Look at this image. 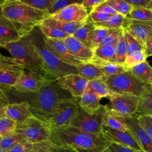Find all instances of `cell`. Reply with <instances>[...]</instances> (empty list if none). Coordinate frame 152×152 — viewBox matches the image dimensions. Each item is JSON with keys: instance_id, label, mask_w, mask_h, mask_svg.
Wrapping results in <instances>:
<instances>
[{"instance_id": "34", "label": "cell", "mask_w": 152, "mask_h": 152, "mask_svg": "<svg viewBox=\"0 0 152 152\" xmlns=\"http://www.w3.org/2000/svg\"><path fill=\"white\" fill-rule=\"evenodd\" d=\"M116 30L117 29H111L106 27H96L91 39L92 50H93L96 48H97L106 36L112 33Z\"/></svg>"}, {"instance_id": "56", "label": "cell", "mask_w": 152, "mask_h": 152, "mask_svg": "<svg viewBox=\"0 0 152 152\" xmlns=\"http://www.w3.org/2000/svg\"><path fill=\"white\" fill-rule=\"evenodd\" d=\"M52 145V143L50 145H48V146H47V147H45V148H43L42 149L38 150H36V151H32V152H50V147H51Z\"/></svg>"}, {"instance_id": "25", "label": "cell", "mask_w": 152, "mask_h": 152, "mask_svg": "<svg viewBox=\"0 0 152 152\" xmlns=\"http://www.w3.org/2000/svg\"><path fill=\"white\" fill-rule=\"evenodd\" d=\"M103 125L116 130L123 131L128 130L125 117L107 108L103 116Z\"/></svg>"}, {"instance_id": "11", "label": "cell", "mask_w": 152, "mask_h": 152, "mask_svg": "<svg viewBox=\"0 0 152 152\" xmlns=\"http://www.w3.org/2000/svg\"><path fill=\"white\" fill-rule=\"evenodd\" d=\"M106 110V105H102L101 107L93 113H88L80 109L70 125L86 132L102 134L103 116Z\"/></svg>"}, {"instance_id": "16", "label": "cell", "mask_w": 152, "mask_h": 152, "mask_svg": "<svg viewBox=\"0 0 152 152\" xmlns=\"http://www.w3.org/2000/svg\"><path fill=\"white\" fill-rule=\"evenodd\" d=\"M123 28L127 30L145 48L146 41L152 34V22L135 21L126 17Z\"/></svg>"}, {"instance_id": "42", "label": "cell", "mask_w": 152, "mask_h": 152, "mask_svg": "<svg viewBox=\"0 0 152 152\" xmlns=\"http://www.w3.org/2000/svg\"><path fill=\"white\" fill-rule=\"evenodd\" d=\"M124 34L126 43L127 55L136 51L145 50V48L125 29H124Z\"/></svg>"}, {"instance_id": "54", "label": "cell", "mask_w": 152, "mask_h": 152, "mask_svg": "<svg viewBox=\"0 0 152 152\" xmlns=\"http://www.w3.org/2000/svg\"><path fill=\"white\" fill-rule=\"evenodd\" d=\"M145 51L147 58L152 56V39L148 38L145 43Z\"/></svg>"}, {"instance_id": "33", "label": "cell", "mask_w": 152, "mask_h": 152, "mask_svg": "<svg viewBox=\"0 0 152 152\" xmlns=\"http://www.w3.org/2000/svg\"><path fill=\"white\" fill-rule=\"evenodd\" d=\"M127 17L135 21L152 22V11L144 7H133Z\"/></svg>"}, {"instance_id": "39", "label": "cell", "mask_w": 152, "mask_h": 152, "mask_svg": "<svg viewBox=\"0 0 152 152\" xmlns=\"http://www.w3.org/2000/svg\"><path fill=\"white\" fill-rule=\"evenodd\" d=\"M37 27L41 31L44 36L49 39L64 40L69 36L65 32L55 27H49L42 24L38 26Z\"/></svg>"}, {"instance_id": "43", "label": "cell", "mask_w": 152, "mask_h": 152, "mask_svg": "<svg viewBox=\"0 0 152 152\" xmlns=\"http://www.w3.org/2000/svg\"><path fill=\"white\" fill-rule=\"evenodd\" d=\"M82 2H83V1H77V0H53L51 6L48 10L46 12L48 13L49 17L71 4H72L74 3H82Z\"/></svg>"}, {"instance_id": "46", "label": "cell", "mask_w": 152, "mask_h": 152, "mask_svg": "<svg viewBox=\"0 0 152 152\" xmlns=\"http://www.w3.org/2000/svg\"><path fill=\"white\" fill-rule=\"evenodd\" d=\"M124 28H119V29H117L114 32H113L112 33L109 34L102 40V42L99 44L98 46H104V45H112V46H116V43L119 38V36L121 33L122 32Z\"/></svg>"}, {"instance_id": "49", "label": "cell", "mask_w": 152, "mask_h": 152, "mask_svg": "<svg viewBox=\"0 0 152 152\" xmlns=\"http://www.w3.org/2000/svg\"><path fill=\"white\" fill-rule=\"evenodd\" d=\"M91 11H99V12H105L110 15H116L118 14V13L113 9L110 6H109L107 3L106 2V0L104 1L103 3L100 4L98 6L94 8L91 10Z\"/></svg>"}, {"instance_id": "1", "label": "cell", "mask_w": 152, "mask_h": 152, "mask_svg": "<svg viewBox=\"0 0 152 152\" xmlns=\"http://www.w3.org/2000/svg\"><path fill=\"white\" fill-rule=\"evenodd\" d=\"M50 129V141L56 146L103 151L112 143L103 133H88L71 125Z\"/></svg>"}, {"instance_id": "47", "label": "cell", "mask_w": 152, "mask_h": 152, "mask_svg": "<svg viewBox=\"0 0 152 152\" xmlns=\"http://www.w3.org/2000/svg\"><path fill=\"white\" fill-rule=\"evenodd\" d=\"M112 15H110L103 12L94 11H90L89 12V18L94 23L104 21L109 18Z\"/></svg>"}, {"instance_id": "29", "label": "cell", "mask_w": 152, "mask_h": 152, "mask_svg": "<svg viewBox=\"0 0 152 152\" xmlns=\"http://www.w3.org/2000/svg\"><path fill=\"white\" fill-rule=\"evenodd\" d=\"M95 28L94 23L88 18L87 21L79 28L72 36L91 49V39Z\"/></svg>"}, {"instance_id": "15", "label": "cell", "mask_w": 152, "mask_h": 152, "mask_svg": "<svg viewBox=\"0 0 152 152\" xmlns=\"http://www.w3.org/2000/svg\"><path fill=\"white\" fill-rule=\"evenodd\" d=\"M102 133L111 142H114L135 150H142L129 129L126 131L116 130L103 125Z\"/></svg>"}, {"instance_id": "50", "label": "cell", "mask_w": 152, "mask_h": 152, "mask_svg": "<svg viewBox=\"0 0 152 152\" xmlns=\"http://www.w3.org/2000/svg\"><path fill=\"white\" fill-rule=\"evenodd\" d=\"M112 152H145L144 150H138L131 148L126 147L114 142H112L109 147Z\"/></svg>"}, {"instance_id": "55", "label": "cell", "mask_w": 152, "mask_h": 152, "mask_svg": "<svg viewBox=\"0 0 152 152\" xmlns=\"http://www.w3.org/2000/svg\"><path fill=\"white\" fill-rule=\"evenodd\" d=\"M76 152H112L109 149V147L103 151L92 150H86V149H81V148H74Z\"/></svg>"}, {"instance_id": "24", "label": "cell", "mask_w": 152, "mask_h": 152, "mask_svg": "<svg viewBox=\"0 0 152 152\" xmlns=\"http://www.w3.org/2000/svg\"><path fill=\"white\" fill-rule=\"evenodd\" d=\"M88 18L87 20L85 21H80V22L64 23V22H61V21L52 19L51 18L48 17L47 18L45 19L40 24L56 28L65 32V33L69 34V36H72L79 28H80L83 25H84L87 21V20H88Z\"/></svg>"}, {"instance_id": "23", "label": "cell", "mask_w": 152, "mask_h": 152, "mask_svg": "<svg viewBox=\"0 0 152 152\" xmlns=\"http://www.w3.org/2000/svg\"><path fill=\"white\" fill-rule=\"evenodd\" d=\"M90 63L96 66L106 77L121 74L128 70L122 65L105 62L95 57L93 58Z\"/></svg>"}, {"instance_id": "31", "label": "cell", "mask_w": 152, "mask_h": 152, "mask_svg": "<svg viewBox=\"0 0 152 152\" xmlns=\"http://www.w3.org/2000/svg\"><path fill=\"white\" fill-rule=\"evenodd\" d=\"M94 57L111 63L116 62V47L112 45H104L97 46L93 50Z\"/></svg>"}, {"instance_id": "51", "label": "cell", "mask_w": 152, "mask_h": 152, "mask_svg": "<svg viewBox=\"0 0 152 152\" xmlns=\"http://www.w3.org/2000/svg\"><path fill=\"white\" fill-rule=\"evenodd\" d=\"M104 1L106 0H84L83 1L82 5L86 10L91 9V10L96 7L103 3Z\"/></svg>"}, {"instance_id": "61", "label": "cell", "mask_w": 152, "mask_h": 152, "mask_svg": "<svg viewBox=\"0 0 152 152\" xmlns=\"http://www.w3.org/2000/svg\"><path fill=\"white\" fill-rule=\"evenodd\" d=\"M149 38H151V39H152V34H151V36H150V37H149Z\"/></svg>"}, {"instance_id": "62", "label": "cell", "mask_w": 152, "mask_h": 152, "mask_svg": "<svg viewBox=\"0 0 152 152\" xmlns=\"http://www.w3.org/2000/svg\"><path fill=\"white\" fill-rule=\"evenodd\" d=\"M151 88H152V85H151Z\"/></svg>"}, {"instance_id": "10", "label": "cell", "mask_w": 152, "mask_h": 152, "mask_svg": "<svg viewBox=\"0 0 152 152\" xmlns=\"http://www.w3.org/2000/svg\"><path fill=\"white\" fill-rule=\"evenodd\" d=\"M24 67L12 57L2 55L0 60V87L6 93L17 84Z\"/></svg>"}, {"instance_id": "17", "label": "cell", "mask_w": 152, "mask_h": 152, "mask_svg": "<svg viewBox=\"0 0 152 152\" xmlns=\"http://www.w3.org/2000/svg\"><path fill=\"white\" fill-rule=\"evenodd\" d=\"M128 129L145 152H152V138L140 126L137 116H124Z\"/></svg>"}, {"instance_id": "48", "label": "cell", "mask_w": 152, "mask_h": 152, "mask_svg": "<svg viewBox=\"0 0 152 152\" xmlns=\"http://www.w3.org/2000/svg\"><path fill=\"white\" fill-rule=\"evenodd\" d=\"M10 103L7 93L0 87V116L5 114V109Z\"/></svg>"}, {"instance_id": "44", "label": "cell", "mask_w": 152, "mask_h": 152, "mask_svg": "<svg viewBox=\"0 0 152 152\" xmlns=\"http://www.w3.org/2000/svg\"><path fill=\"white\" fill-rule=\"evenodd\" d=\"M23 3L32 8L43 11H47L53 0H20Z\"/></svg>"}, {"instance_id": "22", "label": "cell", "mask_w": 152, "mask_h": 152, "mask_svg": "<svg viewBox=\"0 0 152 152\" xmlns=\"http://www.w3.org/2000/svg\"><path fill=\"white\" fill-rule=\"evenodd\" d=\"M80 98L78 104L80 109L88 113L97 112L102 106L100 103L101 98L92 92L85 90Z\"/></svg>"}, {"instance_id": "28", "label": "cell", "mask_w": 152, "mask_h": 152, "mask_svg": "<svg viewBox=\"0 0 152 152\" xmlns=\"http://www.w3.org/2000/svg\"><path fill=\"white\" fill-rule=\"evenodd\" d=\"M142 115H152V88L147 85L142 96L140 97L139 104L135 116Z\"/></svg>"}, {"instance_id": "32", "label": "cell", "mask_w": 152, "mask_h": 152, "mask_svg": "<svg viewBox=\"0 0 152 152\" xmlns=\"http://www.w3.org/2000/svg\"><path fill=\"white\" fill-rule=\"evenodd\" d=\"M52 144L50 141L33 143L28 141H23L16 144L6 152H32L42 149Z\"/></svg>"}, {"instance_id": "19", "label": "cell", "mask_w": 152, "mask_h": 152, "mask_svg": "<svg viewBox=\"0 0 152 152\" xmlns=\"http://www.w3.org/2000/svg\"><path fill=\"white\" fill-rule=\"evenodd\" d=\"M64 40L72 55L81 62H90L94 57L93 50L74 36H69Z\"/></svg>"}, {"instance_id": "30", "label": "cell", "mask_w": 152, "mask_h": 152, "mask_svg": "<svg viewBox=\"0 0 152 152\" xmlns=\"http://www.w3.org/2000/svg\"><path fill=\"white\" fill-rule=\"evenodd\" d=\"M103 78L88 81L86 90L96 94L101 99L103 97L109 98L114 93L109 89Z\"/></svg>"}, {"instance_id": "14", "label": "cell", "mask_w": 152, "mask_h": 152, "mask_svg": "<svg viewBox=\"0 0 152 152\" xmlns=\"http://www.w3.org/2000/svg\"><path fill=\"white\" fill-rule=\"evenodd\" d=\"M59 87L68 91L73 98L80 97L85 91L88 81L78 74H71L56 80Z\"/></svg>"}, {"instance_id": "8", "label": "cell", "mask_w": 152, "mask_h": 152, "mask_svg": "<svg viewBox=\"0 0 152 152\" xmlns=\"http://www.w3.org/2000/svg\"><path fill=\"white\" fill-rule=\"evenodd\" d=\"M14 132L21 135L27 141L33 143L50 141V127L34 116L17 124Z\"/></svg>"}, {"instance_id": "5", "label": "cell", "mask_w": 152, "mask_h": 152, "mask_svg": "<svg viewBox=\"0 0 152 152\" xmlns=\"http://www.w3.org/2000/svg\"><path fill=\"white\" fill-rule=\"evenodd\" d=\"M4 48L25 69H43L39 55L29 34L16 42L7 45Z\"/></svg>"}, {"instance_id": "63", "label": "cell", "mask_w": 152, "mask_h": 152, "mask_svg": "<svg viewBox=\"0 0 152 152\" xmlns=\"http://www.w3.org/2000/svg\"><path fill=\"white\" fill-rule=\"evenodd\" d=\"M1 137H0V139H1Z\"/></svg>"}, {"instance_id": "3", "label": "cell", "mask_w": 152, "mask_h": 152, "mask_svg": "<svg viewBox=\"0 0 152 152\" xmlns=\"http://www.w3.org/2000/svg\"><path fill=\"white\" fill-rule=\"evenodd\" d=\"M1 8L3 15L14 24L22 37L49 17L46 11L32 8L20 0H6Z\"/></svg>"}, {"instance_id": "12", "label": "cell", "mask_w": 152, "mask_h": 152, "mask_svg": "<svg viewBox=\"0 0 152 152\" xmlns=\"http://www.w3.org/2000/svg\"><path fill=\"white\" fill-rule=\"evenodd\" d=\"M140 97L129 94L113 93L109 97V102L106 105L107 109L126 116L135 115L138 107Z\"/></svg>"}, {"instance_id": "7", "label": "cell", "mask_w": 152, "mask_h": 152, "mask_svg": "<svg viewBox=\"0 0 152 152\" xmlns=\"http://www.w3.org/2000/svg\"><path fill=\"white\" fill-rule=\"evenodd\" d=\"M80 107L77 98L65 99L59 102L48 118L46 124L50 128L70 125L77 116Z\"/></svg>"}, {"instance_id": "60", "label": "cell", "mask_w": 152, "mask_h": 152, "mask_svg": "<svg viewBox=\"0 0 152 152\" xmlns=\"http://www.w3.org/2000/svg\"><path fill=\"white\" fill-rule=\"evenodd\" d=\"M1 46H0V60H1V58H2V55L1 54Z\"/></svg>"}, {"instance_id": "9", "label": "cell", "mask_w": 152, "mask_h": 152, "mask_svg": "<svg viewBox=\"0 0 152 152\" xmlns=\"http://www.w3.org/2000/svg\"><path fill=\"white\" fill-rule=\"evenodd\" d=\"M52 80L43 69H24L13 89L20 93L36 92Z\"/></svg>"}, {"instance_id": "26", "label": "cell", "mask_w": 152, "mask_h": 152, "mask_svg": "<svg viewBox=\"0 0 152 152\" xmlns=\"http://www.w3.org/2000/svg\"><path fill=\"white\" fill-rule=\"evenodd\" d=\"M139 80L147 85H152V66L145 61L128 69Z\"/></svg>"}, {"instance_id": "58", "label": "cell", "mask_w": 152, "mask_h": 152, "mask_svg": "<svg viewBox=\"0 0 152 152\" xmlns=\"http://www.w3.org/2000/svg\"><path fill=\"white\" fill-rule=\"evenodd\" d=\"M6 0H0V7L5 3Z\"/></svg>"}, {"instance_id": "38", "label": "cell", "mask_w": 152, "mask_h": 152, "mask_svg": "<svg viewBox=\"0 0 152 152\" xmlns=\"http://www.w3.org/2000/svg\"><path fill=\"white\" fill-rule=\"evenodd\" d=\"M106 2L118 14L125 17L129 15L133 8L126 0H106Z\"/></svg>"}, {"instance_id": "13", "label": "cell", "mask_w": 152, "mask_h": 152, "mask_svg": "<svg viewBox=\"0 0 152 152\" xmlns=\"http://www.w3.org/2000/svg\"><path fill=\"white\" fill-rule=\"evenodd\" d=\"M88 17L89 13L87 10L83 7L82 3H74L49 17L61 22L75 23L85 21L88 19Z\"/></svg>"}, {"instance_id": "4", "label": "cell", "mask_w": 152, "mask_h": 152, "mask_svg": "<svg viewBox=\"0 0 152 152\" xmlns=\"http://www.w3.org/2000/svg\"><path fill=\"white\" fill-rule=\"evenodd\" d=\"M29 35L40 58L46 72L53 79L56 80L71 74H78L75 67L69 65L60 60L44 40V35L37 27Z\"/></svg>"}, {"instance_id": "35", "label": "cell", "mask_w": 152, "mask_h": 152, "mask_svg": "<svg viewBox=\"0 0 152 152\" xmlns=\"http://www.w3.org/2000/svg\"><path fill=\"white\" fill-rule=\"evenodd\" d=\"M125 18L126 17L119 14L113 15L104 21L94 23V26L95 27H106L111 29H118L121 28H123V24Z\"/></svg>"}, {"instance_id": "18", "label": "cell", "mask_w": 152, "mask_h": 152, "mask_svg": "<svg viewBox=\"0 0 152 152\" xmlns=\"http://www.w3.org/2000/svg\"><path fill=\"white\" fill-rule=\"evenodd\" d=\"M44 40L58 58L63 62L74 67L83 63L72 55L64 40L49 39L45 36Z\"/></svg>"}, {"instance_id": "40", "label": "cell", "mask_w": 152, "mask_h": 152, "mask_svg": "<svg viewBox=\"0 0 152 152\" xmlns=\"http://www.w3.org/2000/svg\"><path fill=\"white\" fill-rule=\"evenodd\" d=\"M115 47L116 62L118 64L124 65V64L127 56V48L125 38L124 34V30L119 36V38Z\"/></svg>"}, {"instance_id": "21", "label": "cell", "mask_w": 152, "mask_h": 152, "mask_svg": "<svg viewBox=\"0 0 152 152\" xmlns=\"http://www.w3.org/2000/svg\"><path fill=\"white\" fill-rule=\"evenodd\" d=\"M5 115L17 124H21L33 116L29 104L26 101L10 103L5 109Z\"/></svg>"}, {"instance_id": "27", "label": "cell", "mask_w": 152, "mask_h": 152, "mask_svg": "<svg viewBox=\"0 0 152 152\" xmlns=\"http://www.w3.org/2000/svg\"><path fill=\"white\" fill-rule=\"evenodd\" d=\"M75 68L78 71V74L87 79L88 81L103 79L106 77L96 66L90 62L81 63Z\"/></svg>"}, {"instance_id": "6", "label": "cell", "mask_w": 152, "mask_h": 152, "mask_svg": "<svg viewBox=\"0 0 152 152\" xmlns=\"http://www.w3.org/2000/svg\"><path fill=\"white\" fill-rule=\"evenodd\" d=\"M103 80L113 93L133 95L138 97L142 96L147 86L129 70L116 75L105 77Z\"/></svg>"}, {"instance_id": "52", "label": "cell", "mask_w": 152, "mask_h": 152, "mask_svg": "<svg viewBox=\"0 0 152 152\" xmlns=\"http://www.w3.org/2000/svg\"><path fill=\"white\" fill-rule=\"evenodd\" d=\"M133 7H144L146 8L150 0H126Z\"/></svg>"}, {"instance_id": "37", "label": "cell", "mask_w": 152, "mask_h": 152, "mask_svg": "<svg viewBox=\"0 0 152 152\" xmlns=\"http://www.w3.org/2000/svg\"><path fill=\"white\" fill-rule=\"evenodd\" d=\"M23 141H27L21 135L13 132L8 135L2 137L0 139V146L5 152L9 150L16 144Z\"/></svg>"}, {"instance_id": "45", "label": "cell", "mask_w": 152, "mask_h": 152, "mask_svg": "<svg viewBox=\"0 0 152 152\" xmlns=\"http://www.w3.org/2000/svg\"><path fill=\"white\" fill-rule=\"evenodd\" d=\"M136 116L140 126L152 138V115H142Z\"/></svg>"}, {"instance_id": "36", "label": "cell", "mask_w": 152, "mask_h": 152, "mask_svg": "<svg viewBox=\"0 0 152 152\" xmlns=\"http://www.w3.org/2000/svg\"><path fill=\"white\" fill-rule=\"evenodd\" d=\"M147 58L145 50L134 52L127 55L124 66L127 69L132 68V67L144 62Z\"/></svg>"}, {"instance_id": "59", "label": "cell", "mask_w": 152, "mask_h": 152, "mask_svg": "<svg viewBox=\"0 0 152 152\" xmlns=\"http://www.w3.org/2000/svg\"><path fill=\"white\" fill-rule=\"evenodd\" d=\"M0 152H5L4 151V150L1 148V147L0 146Z\"/></svg>"}, {"instance_id": "57", "label": "cell", "mask_w": 152, "mask_h": 152, "mask_svg": "<svg viewBox=\"0 0 152 152\" xmlns=\"http://www.w3.org/2000/svg\"><path fill=\"white\" fill-rule=\"evenodd\" d=\"M146 8L148 9H150V10L152 11V0H150V1L148 2V3L147 5Z\"/></svg>"}, {"instance_id": "41", "label": "cell", "mask_w": 152, "mask_h": 152, "mask_svg": "<svg viewBox=\"0 0 152 152\" xmlns=\"http://www.w3.org/2000/svg\"><path fill=\"white\" fill-rule=\"evenodd\" d=\"M17 124L7 117L5 114L0 116V137L13 133Z\"/></svg>"}, {"instance_id": "53", "label": "cell", "mask_w": 152, "mask_h": 152, "mask_svg": "<svg viewBox=\"0 0 152 152\" xmlns=\"http://www.w3.org/2000/svg\"><path fill=\"white\" fill-rule=\"evenodd\" d=\"M50 152H76L74 148L52 145Z\"/></svg>"}, {"instance_id": "20", "label": "cell", "mask_w": 152, "mask_h": 152, "mask_svg": "<svg viewBox=\"0 0 152 152\" xmlns=\"http://www.w3.org/2000/svg\"><path fill=\"white\" fill-rule=\"evenodd\" d=\"M21 37L14 24L3 15L0 7V46L4 48L7 45L16 42Z\"/></svg>"}, {"instance_id": "2", "label": "cell", "mask_w": 152, "mask_h": 152, "mask_svg": "<svg viewBox=\"0 0 152 152\" xmlns=\"http://www.w3.org/2000/svg\"><path fill=\"white\" fill-rule=\"evenodd\" d=\"M17 93L28 103L33 116L45 124L59 102L72 97L68 91L59 87L56 80L49 81L36 92Z\"/></svg>"}]
</instances>
